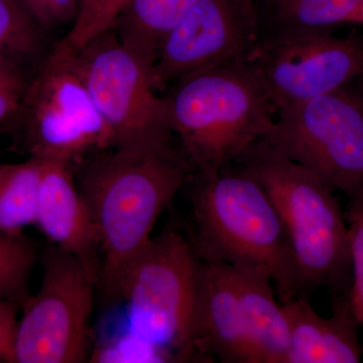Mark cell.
Segmentation results:
<instances>
[{
	"label": "cell",
	"instance_id": "6da1fadb",
	"mask_svg": "<svg viewBox=\"0 0 363 363\" xmlns=\"http://www.w3.org/2000/svg\"><path fill=\"white\" fill-rule=\"evenodd\" d=\"M75 164L76 183L99 238V284L107 298H116L124 267L152 238L160 216L190 179L193 169L180 149L112 147Z\"/></svg>",
	"mask_w": 363,
	"mask_h": 363
},
{
	"label": "cell",
	"instance_id": "7a4b0ae2",
	"mask_svg": "<svg viewBox=\"0 0 363 363\" xmlns=\"http://www.w3.org/2000/svg\"><path fill=\"white\" fill-rule=\"evenodd\" d=\"M194 231L198 257L271 278L281 304L307 291L288 233L266 190L233 164L193 172Z\"/></svg>",
	"mask_w": 363,
	"mask_h": 363
},
{
	"label": "cell",
	"instance_id": "3957f363",
	"mask_svg": "<svg viewBox=\"0 0 363 363\" xmlns=\"http://www.w3.org/2000/svg\"><path fill=\"white\" fill-rule=\"evenodd\" d=\"M164 89L169 128L193 172L234 164L276 119L267 86L250 61L194 72Z\"/></svg>",
	"mask_w": 363,
	"mask_h": 363
},
{
	"label": "cell",
	"instance_id": "277c9868",
	"mask_svg": "<svg viewBox=\"0 0 363 363\" xmlns=\"http://www.w3.org/2000/svg\"><path fill=\"white\" fill-rule=\"evenodd\" d=\"M201 259L192 242L167 225L124 267L116 288L130 333L164 362H211L198 322Z\"/></svg>",
	"mask_w": 363,
	"mask_h": 363
},
{
	"label": "cell",
	"instance_id": "5b68a950",
	"mask_svg": "<svg viewBox=\"0 0 363 363\" xmlns=\"http://www.w3.org/2000/svg\"><path fill=\"white\" fill-rule=\"evenodd\" d=\"M234 164L266 190L308 289L350 290V234L334 190L316 174L257 140Z\"/></svg>",
	"mask_w": 363,
	"mask_h": 363
},
{
	"label": "cell",
	"instance_id": "8992f818",
	"mask_svg": "<svg viewBox=\"0 0 363 363\" xmlns=\"http://www.w3.org/2000/svg\"><path fill=\"white\" fill-rule=\"evenodd\" d=\"M16 117L23 123L30 157L74 164L113 147L108 126L98 112L65 40L40 64L21 98Z\"/></svg>",
	"mask_w": 363,
	"mask_h": 363
},
{
	"label": "cell",
	"instance_id": "52a82bcc",
	"mask_svg": "<svg viewBox=\"0 0 363 363\" xmlns=\"http://www.w3.org/2000/svg\"><path fill=\"white\" fill-rule=\"evenodd\" d=\"M75 51V63L113 147L176 150L154 64L126 49L111 30Z\"/></svg>",
	"mask_w": 363,
	"mask_h": 363
},
{
	"label": "cell",
	"instance_id": "ba28073f",
	"mask_svg": "<svg viewBox=\"0 0 363 363\" xmlns=\"http://www.w3.org/2000/svg\"><path fill=\"white\" fill-rule=\"evenodd\" d=\"M272 147L348 197L363 192V93L350 85L288 105L264 136Z\"/></svg>",
	"mask_w": 363,
	"mask_h": 363
},
{
	"label": "cell",
	"instance_id": "9c48e42d",
	"mask_svg": "<svg viewBox=\"0 0 363 363\" xmlns=\"http://www.w3.org/2000/svg\"><path fill=\"white\" fill-rule=\"evenodd\" d=\"M96 281L71 255L52 245L39 291L23 305L14 363H81L92 355L91 315Z\"/></svg>",
	"mask_w": 363,
	"mask_h": 363
},
{
	"label": "cell",
	"instance_id": "30bf717a",
	"mask_svg": "<svg viewBox=\"0 0 363 363\" xmlns=\"http://www.w3.org/2000/svg\"><path fill=\"white\" fill-rule=\"evenodd\" d=\"M274 26L250 62L277 112L363 78V33L335 37L326 28Z\"/></svg>",
	"mask_w": 363,
	"mask_h": 363
},
{
	"label": "cell",
	"instance_id": "8fae6325",
	"mask_svg": "<svg viewBox=\"0 0 363 363\" xmlns=\"http://www.w3.org/2000/svg\"><path fill=\"white\" fill-rule=\"evenodd\" d=\"M259 40L253 0H199L162 45L157 84L164 90L188 74L250 61Z\"/></svg>",
	"mask_w": 363,
	"mask_h": 363
},
{
	"label": "cell",
	"instance_id": "7c38bea8",
	"mask_svg": "<svg viewBox=\"0 0 363 363\" xmlns=\"http://www.w3.org/2000/svg\"><path fill=\"white\" fill-rule=\"evenodd\" d=\"M42 162L35 225L52 245L77 259L98 285L101 274L99 238L76 183L73 164Z\"/></svg>",
	"mask_w": 363,
	"mask_h": 363
},
{
	"label": "cell",
	"instance_id": "4fadbf2b",
	"mask_svg": "<svg viewBox=\"0 0 363 363\" xmlns=\"http://www.w3.org/2000/svg\"><path fill=\"white\" fill-rule=\"evenodd\" d=\"M290 326L286 363H357L362 357L360 324L350 290L332 295V315L320 316L306 297L283 304Z\"/></svg>",
	"mask_w": 363,
	"mask_h": 363
},
{
	"label": "cell",
	"instance_id": "5bb4252c",
	"mask_svg": "<svg viewBox=\"0 0 363 363\" xmlns=\"http://www.w3.org/2000/svg\"><path fill=\"white\" fill-rule=\"evenodd\" d=\"M198 322L211 362L255 363L233 269L228 264L201 259Z\"/></svg>",
	"mask_w": 363,
	"mask_h": 363
},
{
	"label": "cell",
	"instance_id": "9a60e30c",
	"mask_svg": "<svg viewBox=\"0 0 363 363\" xmlns=\"http://www.w3.org/2000/svg\"><path fill=\"white\" fill-rule=\"evenodd\" d=\"M233 269L255 363H286L290 326L283 304L274 297L271 278Z\"/></svg>",
	"mask_w": 363,
	"mask_h": 363
},
{
	"label": "cell",
	"instance_id": "2e32d148",
	"mask_svg": "<svg viewBox=\"0 0 363 363\" xmlns=\"http://www.w3.org/2000/svg\"><path fill=\"white\" fill-rule=\"evenodd\" d=\"M199 0H126L111 30L126 49L155 64L169 33Z\"/></svg>",
	"mask_w": 363,
	"mask_h": 363
},
{
	"label": "cell",
	"instance_id": "e0dca14e",
	"mask_svg": "<svg viewBox=\"0 0 363 363\" xmlns=\"http://www.w3.org/2000/svg\"><path fill=\"white\" fill-rule=\"evenodd\" d=\"M43 162L0 164V231L25 238L23 231L37 222Z\"/></svg>",
	"mask_w": 363,
	"mask_h": 363
},
{
	"label": "cell",
	"instance_id": "ac0fdd59",
	"mask_svg": "<svg viewBox=\"0 0 363 363\" xmlns=\"http://www.w3.org/2000/svg\"><path fill=\"white\" fill-rule=\"evenodd\" d=\"M23 0H0V57L21 64L43 48V30Z\"/></svg>",
	"mask_w": 363,
	"mask_h": 363
},
{
	"label": "cell",
	"instance_id": "d6986e66",
	"mask_svg": "<svg viewBox=\"0 0 363 363\" xmlns=\"http://www.w3.org/2000/svg\"><path fill=\"white\" fill-rule=\"evenodd\" d=\"M35 252L25 238L0 231V302L25 304Z\"/></svg>",
	"mask_w": 363,
	"mask_h": 363
},
{
	"label": "cell",
	"instance_id": "ffe728a7",
	"mask_svg": "<svg viewBox=\"0 0 363 363\" xmlns=\"http://www.w3.org/2000/svg\"><path fill=\"white\" fill-rule=\"evenodd\" d=\"M126 0H87L64 40L76 51L111 28Z\"/></svg>",
	"mask_w": 363,
	"mask_h": 363
},
{
	"label": "cell",
	"instance_id": "44dd1931",
	"mask_svg": "<svg viewBox=\"0 0 363 363\" xmlns=\"http://www.w3.org/2000/svg\"><path fill=\"white\" fill-rule=\"evenodd\" d=\"M344 211L350 234L351 257L350 296L360 327L363 328V192L350 196Z\"/></svg>",
	"mask_w": 363,
	"mask_h": 363
},
{
	"label": "cell",
	"instance_id": "7402d4cb",
	"mask_svg": "<svg viewBox=\"0 0 363 363\" xmlns=\"http://www.w3.org/2000/svg\"><path fill=\"white\" fill-rule=\"evenodd\" d=\"M90 359L97 362H164L155 348L130 331L125 337L109 343L101 350L93 351Z\"/></svg>",
	"mask_w": 363,
	"mask_h": 363
},
{
	"label": "cell",
	"instance_id": "603a6c76",
	"mask_svg": "<svg viewBox=\"0 0 363 363\" xmlns=\"http://www.w3.org/2000/svg\"><path fill=\"white\" fill-rule=\"evenodd\" d=\"M18 307L13 303L0 302V362H13Z\"/></svg>",
	"mask_w": 363,
	"mask_h": 363
},
{
	"label": "cell",
	"instance_id": "cb8c5ba5",
	"mask_svg": "<svg viewBox=\"0 0 363 363\" xmlns=\"http://www.w3.org/2000/svg\"><path fill=\"white\" fill-rule=\"evenodd\" d=\"M26 85L20 64L0 57V89L23 96Z\"/></svg>",
	"mask_w": 363,
	"mask_h": 363
},
{
	"label": "cell",
	"instance_id": "d4e9b609",
	"mask_svg": "<svg viewBox=\"0 0 363 363\" xmlns=\"http://www.w3.org/2000/svg\"><path fill=\"white\" fill-rule=\"evenodd\" d=\"M51 13L52 26L68 23L77 18L81 7V0H47Z\"/></svg>",
	"mask_w": 363,
	"mask_h": 363
},
{
	"label": "cell",
	"instance_id": "484cf974",
	"mask_svg": "<svg viewBox=\"0 0 363 363\" xmlns=\"http://www.w3.org/2000/svg\"><path fill=\"white\" fill-rule=\"evenodd\" d=\"M21 98L20 95L0 89V124L6 123L16 116Z\"/></svg>",
	"mask_w": 363,
	"mask_h": 363
},
{
	"label": "cell",
	"instance_id": "4316f807",
	"mask_svg": "<svg viewBox=\"0 0 363 363\" xmlns=\"http://www.w3.org/2000/svg\"><path fill=\"white\" fill-rule=\"evenodd\" d=\"M23 1L43 28H52L51 13H50L47 0H23Z\"/></svg>",
	"mask_w": 363,
	"mask_h": 363
},
{
	"label": "cell",
	"instance_id": "83f0119b",
	"mask_svg": "<svg viewBox=\"0 0 363 363\" xmlns=\"http://www.w3.org/2000/svg\"><path fill=\"white\" fill-rule=\"evenodd\" d=\"M348 23H354V25L363 26V0L358 4L357 9H355L354 13L351 16Z\"/></svg>",
	"mask_w": 363,
	"mask_h": 363
},
{
	"label": "cell",
	"instance_id": "f1b7e54d",
	"mask_svg": "<svg viewBox=\"0 0 363 363\" xmlns=\"http://www.w3.org/2000/svg\"><path fill=\"white\" fill-rule=\"evenodd\" d=\"M298 1H301V0H272L271 2L276 6L277 9H281V7L292 6V4Z\"/></svg>",
	"mask_w": 363,
	"mask_h": 363
},
{
	"label": "cell",
	"instance_id": "f546056e",
	"mask_svg": "<svg viewBox=\"0 0 363 363\" xmlns=\"http://www.w3.org/2000/svg\"><path fill=\"white\" fill-rule=\"evenodd\" d=\"M86 1H87V0H81V6H82L83 4H85ZM80 9H81V7H80Z\"/></svg>",
	"mask_w": 363,
	"mask_h": 363
},
{
	"label": "cell",
	"instance_id": "4dcf8cb0",
	"mask_svg": "<svg viewBox=\"0 0 363 363\" xmlns=\"http://www.w3.org/2000/svg\"><path fill=\"white\" fill-rule=\"evenodd\" d=\"M267 1H269V2H271V1H272V0H267Z\"/></svg>",
	"mask_w": 363,
	"mask_h": 363
},
{
	"label": "cell",
	"instance_id": "1f68e13d",
	"mask_svg": "<svg viewBox=\"0 0 363 363\" xmlns=\"http://www.w3.org/2000/svg\"><path fill=\"white\" fill-rule=\"evenodd\" d=\"M360 81H363V78H362V79H360ZM362 93H363V92H362Z\"/></svg>",
	"mask_w": 363,
	"mask_h": 363
}]
</instances>
